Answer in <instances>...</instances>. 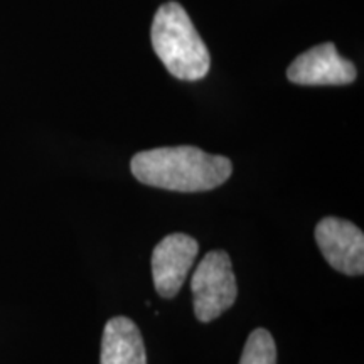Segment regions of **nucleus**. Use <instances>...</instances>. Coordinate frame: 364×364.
I'll use <instances>...</instances> for the list:
<instances>
[{"mask_svg":"<svg viewBox=\"0 0 364 364\" xmlns=\"http://www.w3.org/2000/svg\"><path fill=\"white\" fill-rule=\"evenodd\" d=\"M100 364H147L142 334L132 318L120 316L107 322Z\"/></svg>","mask_w":364,"mask_h":364,"instance_id":"nucleus-7","label":"nucleus"},{"mask_svg":"<svg viewBox=\"0 0 364 364\" xmlns=\"http://www.w3.org/2000/svg\"><path fill=\"white\" fill-rule=\"evenodd\" d=\"M150 39L159 59L177 80L198 81L208 75L211 56L181 4L167 2L159 7Z\"/></svg>","mask_w":364,"mask_h":364,"instance_id":"nucleus-2","label":"nucleus"},{"mask_svg":"<svg viewBox=\"0 0 364 364\" xmlns=\"http://www.w3.org/2000/svg\"><path fill=\"white\" fill-rule=\"evenodd\" d=\"M240 364H277V348L270 332L260 327L248 336Z\"/></svg>","mask_w":364,"mask_h":364,"instance_id":"nucleus-8","label":"nucleus"},{"mask_svg":"<svg viewBox=\"0 0 364 364\" xmlns=\"http://www.w3.org/2000/svg\"><path fill=\"white\" fill-rule=\"evenodd\" d=\"M191 290L198 321L211 322L226 312L238 297L236 277L230 255L223 250L209 252L196 268Z\"/></svg>","mask_w":364,"mask_h":364,"instance_id":"nucleus-3","label":"nucleus"},{"mask_svg":"<svg viewBox=\"0 0 364 364\" xmlns=\"http://www.w3.org/2000/svg\"><path fill=\"white\" fill-rule=\"evenodd\" d=\"M198 252V241L184 233L166 236L154 248L152 279L161 297L172 299L179 294L191 267L194 265Z\"/></svg>","mask_w":364,"mask_h":364,"instance_id":"nucleus-5","label":"nucleus"},{"mask_svg":"<svg viewBox=\"0 0 364 364\" xmlns=\"http://www.w3.org/2000/svg\"><path fill=\"white\" fill-rule=\"evenodd\" d=\"M358 71L351 61L339 56L332 43L318 44L295 58L287 70V78L304 86H339L356 80Z\"/></svg>","mask_w":364,"mask_h":364,"instance_id":"nucleus-6","label":"nucleus"},{"mask_svg":"<svg viewBox=\"0 0 364 364\" xmlns=\"http://www.w3.org/2000/svg\"><path fill=\"white\" fill-rule=\"evenodd\" d=\"M132 174L142 184L177 193H201L220 188L230 179L233 164L193 145L161 147L135 154Z\"/></svg>","mask_w":364,"mask_h":364,"instance_id":"nucleus-1","label":"nucleus"},{"mask_svg":"<svg viewBox=\"0 0 364 364\" xmlns=\"http://www.w3.org/2000/svg\"><path fill=\"white\" fill-rule=\"evenodd\" d=\"M316 241L332 268L349 277L364 272V235L351 221L327 216L316 226Z\"/></svg>","mask_w":364,"mask_h":364,"instance_id":"nucleus-4","label":"nucleus"}]
</instances>
